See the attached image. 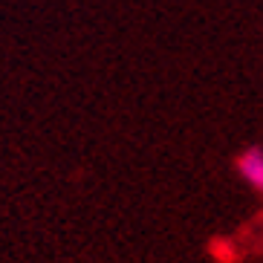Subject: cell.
<instances>
[{"mask_svg":"<svg viewBox=\"0 0 263 263\" xmlns=\"http://www.w3.org/2000/svg\"><path fill=\"white\" fill-rule=\"evenodd\" d=\"M237 168H240V174H243L246 182H252L257 191H263V154L260 151H249V154H243L240 156V162H237Z\"/></svg>","mask_w":263,"mask_h":263,"instance_id":"obj_1","label":"cell"}]
</instances>
